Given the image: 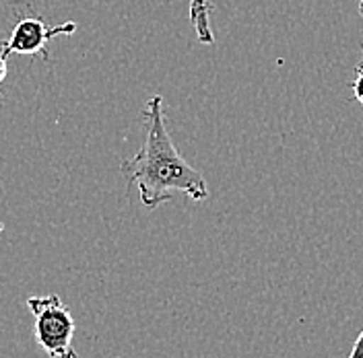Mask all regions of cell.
I'll list each match as a JSON object with an SVG mask.
<instances>
[{
  "label": "cell",
  "instance_id": "cell-1",
  "mask_svg": "<svg viewBox=\"0 0 363 358\" xmlns=\"http://www.w3.org/2000/svg\"><path fill=\"white\" fill-rule=\"evenodd\" d=\"M143 117L145 142L135 157L122 163V173L128 179V185L138 187L143 206L153 210L159 204L174 200L176 192L194 202L206 200L208 185L203 173L182 157L167 132L161 95L149 99Z\"/></svg>",
  "mask_w": 363,
  "mask_h": 358
},
{
  "label": "cell",
  "instance_id": "cell-2",
  "mask_svg": "<svg viewBox=\"0 0 363 358\" xmlns=\"http://www.w3.org/2000/svg\"><path fill=\"white\" fill-rule=\"evenodd\" d=\"M27 309L35 319V342L42 352L50 358H77L72 348L77 323L60 296H29Z\"/></svg>",
  "mask_w": 363,
  "mask_h": 358
},
{
  "label": "cell",
  "instance_id": "cell-3",
  "mask_svg": "<svg viewBox=\"0 0 363 358\" xmlns=\"http://www.w3.org/2000/svg\"><path fill=\"white\" fill-rule=\"evenodd\" d=\"M77 31V23L65 21L60 25H45L42 17H21L11 37L6 42H0L2 45V56L9 58L11 54H23V56H35V54H45V45L52 42L56 35H70Z\"/></svg>",
  "mask_w": 363,
  "mask_h": 358
},
{
  "label": "cell",
  "instance_id": "cell-4",
  "mask_svg": "<svg viewBox=\"0 0 363 358\" xmlns=\"http://www.w3.org/2000/svg\"><path fill=\"white\" fill-rule=\"evenodd\" d=\"M190 21L194 25L201 44H213L215 35L211 29V4L208 0H190Z\"/></svg>",
  "mask_w": 363,
  "mask_h": 358
},
{
  "label": "cell",
  "instance_id": "cell-5",
  "mask_svg": "<svg viewBox=\"0 0 363 358\" xmlns=\"http://www.w3.org/2000/svg\"><path fill=\"white\" fill-rule=\"evenodd\" d=\"M362 52H363V45H362ZM351 91H353L355 101L363 105V56H362V60H359V64L355 67V79L351 81Z\"/></svg>",
  "mask_w": 363,
  "mask_h": 358
},
{
  "label": "cell",
  "instance_id": "cell-6",
  "mask_svg": "<svg viewBox=\"0 0 363 358\" xmlns=\"http://www.w3.org/2000/svg\"><path fill=\"white\" fill-rule=\"evenodd\" d=\"M349 358H363V330L362 334L357 336L355 340V344H353V348H351V354Z\"/></svg>",
  "mask_w": 363,
  "mask_h": 358
},
{
  "label": "cell",
  "instance_id": "cell-7",
  "mask_svg": "<svg viewBox=\"0 0 363 358\" xmlns=\"http://www.w3.org/2000/svg\"><path fill=\"white\" fill-rule=\"evenodd\" d=\"M6 74H9V67H6V58L0 54V83L6 79Z\"/></svg>",
  "mask_w": 363,
  "mask_h": 358
},
{
  "label": "cell",
  "instance_id": "cell-8",
  "mask_svg": "<svg viewBox=\"0 0 363 358\" xmlns=\"http://www.w3.org/2000/svg\"><path fill=\"white\" fill-rule=\"evenodd\" d=\"M359 15H363V0L359 2Z\"/></svg>",
  "mask_w": 363,
  "mask_h": 358
},
{
  "label": "cell",
  "instance_id": "cell-9",
  "mask_svg": "<svg viewBox=\"0 0 363 358\" xmlns=\"http://www.w3.org/2000/svg\"><path fill=\"white\" fill-rule=\"evenodd\" d=\"M2 231H4V224L0 223V235H2Z\"/></svg>",
  "mask_w": 363,
  "mask_h": 358
},
{
  "label": "cell",
  "instance_id": "cell-10",
  "mask_svg": "<svg viewBox=\"0 0 363 358\" xmlns=\"http://www.w3.org/2000/svg\"><path fill=\"white\" fill-rule=\"evenodd\" d=\"M0 99H2V95H0Z\"/></svg>",
  "mask_w": 363,
  "mask_h": 358
}]
</instances>
